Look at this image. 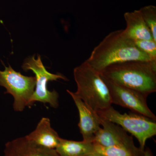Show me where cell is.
I'll list each match as a JSON object with an SVG mask.
<instances>
[{
    "label": "cell",
    "instance_id": "9",
    "mask_svg": "<svg viewBox=\"0 0 156 156\" xmlns=\"http://www.w3.org/2000/svg\"><path fill=\"white\" fill-rule=\"evenodd\" d=\"M72 98L79 112L80 121L78 126L83 137V140L93 143L95 134L101 128V118L83 101L76 96L73 92L66 90Z\"/></svg>",
    "mask_w": 156,
    "mask_h": 156
},
{
    "label": "cell",
    "instance_id": "17",
    "mask_svg": "<svg viewBox=\"0 0 156 156\" xmlns=\"http://www.w3.org/2000/svg\"><path fill=\"white\" fill-rule=\"evenodd\" d=\"M143 156H154L151 151L148 148L144 149Z\"/></svg>",
    "mask_w": 156,
    "mask_h": 156
},
{
    "label": "cell",
    "instance_id": "8",
    "mask_svg": "<svg viewBox=\"0 0 156 156\" xmlns=\"http://www.w3.org/2000/svg\"><path fill=\"white\" fill-rule=\"evenodd\" d=\"M101 128L95 134L93 143L105 147L123 148L137 156H143L144 151L136 147L132 136L119 125L101 118Z\"/></svg>",
    "mask_w": 156,
    "mask_h": 156
},
{
    "label": "cell",
    "instance_id": "4",
    "mask_svg": "<svg viewBox=\"0 0 156 156\" xmlns=\"http://www.w3.org/2000/svg\"><path fill=\"white\" fill-rule=\"evenodd\" d=\"M97 113L100 118L119 125L135 136L143 151L147 140L156 135L155 121L142 115L134 112L121 114L112 106Z\"/></svg>",
    "mask_w": 156,
    "mask_h": 156
},
{
    "label": "cell",
    "instance_id": "3",
    "mask_svg": "<svg viewBox=\"0 0 156 156\" xmlns=\"http://www.w3.org/2000/svg\"><path fill=\"white\" fill-rule=\"evenodd\" d=\"M77 90L74 94L94 111L103 110L112 106L111 98L100 72L85 61L74 69Z\"/></svg>",
    "mask_w": 156,
    "mask_h": 156
},
{
    "label": "cell",
    "instance_id": "5",
    "mask_svg": "<svg viewBox=\"0 0 156 156\" xmlns=\"http://www.w3.org/2000/svg\"><path fill=\"white\" fill-rule=\"evenodd\" d=\"M22 68L24 71L31 70L35 75L36 79L34 92L28 107L32 106L35 102H40L49 104L50 106L56 108L58 106L59 95L56 90L50 91L48 89L49 81H57L58 79L68 80L67 78L61 73L53 74L48 72L43 64L41 56L38 55L37 58L35 56H30L24 60Z\"/></svg>",
    "mask_w": 156,
    "mask_h": 156
},
{
    "label": "cell",
    "instance_id": "12",
    "mask_svg": "<svg viewBox=\"0 0 156 156\" xmlns=\"http://www.w3.org/2000/svg\"><path fill=\"white\" fill-rule=\"evenodd\" d=\"M26 136L35 143L50 149H56L61 138L51 127L50 119L45 117L41 119L35 129Z\"/></svg>",
    "mask_w": 156,
    "mask_h": 156
},
{
    "label": "cell",
    "instance_id": "13",
    "mask_svg": "<svg viewBox=\"0 0 156 156\" xmlns=\"http://www.w3.org/2000/svg\"><path fill=\"white\" fill-rule=\"evenodd\" d=\"M55 150L60 156H86L95 153L93 143L62 138Z\"/></svg>",
    "mask_w": 156,
    "mask_h": 156
},
{
    "label": "cell",
    "instance_id": "2",
    "mask_svg": "<svg viewBox=\"0 0 156 156\" xmlns=\"http://www.w3.org/2000/svg\"><path fill=\"white\" fill-rule=\"evenodd\" d=\"M109 81L148 96L156 91V61L116 63L100 72Z\"/></svg>",
    "mask_w": 156,
    "mask_h": 156
},
{
    "label": "cell",
    "instance_id": "6",
    "mask_svg": "<svg viewBox=\"0 0 156 156\" xmlns=\"http://www.w3.org/2000/svg\"><path fill=\"white\" fill-rule=\"evenodd\" d=\"M36 83L35 77L27 76L14 70L11 66L0 70V86L6 89L5 93L14 98L13 108L15 112H21L29 107L34 92Z\"/></svg>",
    "mask_w": 156,
    "mask_h": 156
},
{
    "label": "cell",
    "instance_id": "18",
    "mask_svg": "<svg viewBox=\"0 0 156 156\" xmlns=\"http://www.w3.org/2000/svg\"><path fill=\"white\" fill-rule=\"evenodd\" d=\"M86 156H105L101 154L96 153H94L88 155Z\"/></svg>",
    "mask_w": 156,
    "mask_h": 156
},
{
    "label": "cell",
    "instance_id": "11",
    "mask_svg": "<svg viewBox=\"0 0 156 156\" xmlns=\"http://www.w3.org/2000/svg\"><path fill=\"white\" fill-rule=\"evenodd\" d=\"M124 18L126 27L122 31L123 34L127 38L133 41L154 40L151 33L139 10L126 12L124 14Z\"/></svg>",
    "mask_w": 156,
    "mask_h": 156
},
{
    "label": "cell",
    "instance_id": "14",
    "mask_svg": "<svg viewBox=\"0 0 156 156\" xmlns=\"http://www.w3.org/2000/svg\"><path fill=\"white\" fill-rule=\"evenodd\" d=\"M139 10L144 20L151 33L154 41L156 42V6H144Z\"/></svg>",
    "mask_w": 156,
    "mask_h": 156
},
{
    "label": "cell",
    "instance_id": "7",
    "mask_svg": "<svg viewBox=\"0 0 156 156\" xmlns=\"http://www.w3.org/2000/svg\"><path fill=\"white\" fill-rule=\"evenodd\" d=\"M101 77L108 88L112 104L129 109L133 112L156 121V116L147 105L148 96L133 89L117 85Z\"/></svg>",
    "mask_w": 156,
    "mask_h": 156
},
{
    "label": "cell",
    "instance_id": "10",
    "mask_svg": "<svg viewBox=\"0 0 156 156\" xmlns=\"http://www.w3.org/2000/svg\"><path fill=\"white\" fill-rule=\"evenodd\" d=\"M4 156H60L55 149L41 146L26 136L19 137L6 144Z\"/></svg>",
    "mask_w": 156,
    "mask_h": 156
},
{
    "label": "cell",
    "instance_id": "15",
    "mask_svg": "<svg viewBox=\"0 0 156 156\" xmlns=\"http://www.w3.org/2000/svg\"><path fill=\"white\" fill-rule=\"evenodd\" d=\"M95 153L105 156H137L131 151L123 148L105 147L93 143Z\"/></svg>",
    "mask_w": 156,
    "mask_h": 156
},
{
    "label": "cell",
    "instance_id": "16",
    "mask_svg": "<svg viewBox=\"0 0 156 156\" xmlns=\"http://www.w3.org/2000/svg\"><path fill=\"white\" fill-rule=\"evenodd\" d=\"M134 44L140 50L144 52L153 60L156 61V42L154 40L134 41Z\"/></svg>",
    "mask_w": 156,
    "mask_h": 156
},
{
    "label": "cell",
    "instance_id": "1",
    "mask_svg": "<svg viewBox=\"0 0 156 156\" xmlns=\"http://www.w3.org/2000/svg\"><path fill=\"white\" fill-rule=\"evenodd\" d=\"M134 60L155 61L140 50L134 41L124 36L122 30H119L107 35L86 61L101 72L112 65Z\"/></svg>",
    "mask_w": 156,
    "mask_h": 156
}]
</instances>
